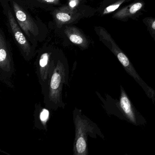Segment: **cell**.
Listing matches in <instances>:
<instances>
[{
    "instance_id": "2e32d148",
    "label": "cell",
    "mask_w": 155,
    "mask_h": 155,
    "mask_svg": "<svg viewBox=\"0 0 155 155\" xmlns=\"http://www.w3.org/2000/svg\"><path fill=\"white\" fill-rule=\"evenodd\" d=\"M70 1H71V0H69V2Z\"/></svg>"
},
{
    "instance_id": "7c38bea8",
    "label": "cell",
    "mask_w": 155,
    "mask_h": 155,
    "mask_svg": "<svg viewBox=\"0 0 155 155\" xmlns=\"http://www.w3.org/2000/svg\"><path fill=\"white\" fill-rule=\"evenodd\" d=\"M129 0H117L114 3L111 4V5L107 7L104 9L103 12V15L109 14L111 12L116 11L117 9L122 4H123L126 2L128 1Z\"/></svg>"
},
{
    "instance_id": "8fae6325",
    "label": "cell",
    "mask_w": 155,
    "mask_h": 155,
    "mask_svg": "<svg viewBox=\"0 0 155 155\" xmlns=\"http://www.w3.org/2000/svg\"><path fill=\"white\" fill-rule=\"evenodd\" d=\"M70 8L61 9L55 13L56 22L58 25L70 23L74 21L79 16L78 13L73 12Z\"/></svg>"
},
{
    "instance_id": "9c48e42d",
    "label": "cell",
    "mask_w": 155,
    "mask_h": 155,
    "mask_svg": "<svg viewBox=\"0 0 155 155\" xmlns=\"http://www.w3.org/2000/svg\"><path fill=\"white\" fill-rule=\"evenodd\" d=\"M145 6V3L141 0L136 1L124 8H122L113 15L112 18L116 19L126 21L133 18Z\"/></svg>"
},
{
    "instance_id": "3957f363",
    "label": "cell",
    "mask_w": 155,
    "mask_h": 155,
    "mask_svg": "<svg viewBox=\"0 0 155 155\" xmlns=\"http://www.w3.org/2000/svg\"><path fill=\"white\" fill-rule=\"evenodd\" d=\"M75 127V138L73 144L74 155H88V137L102 139L105 137L96 123L82 114L81 109L75 107L72 113Z\"/></svg>"
},
{
    "instance_id": "4fadbf2b",
    "label": "cell",
    "mask_w": 155,
    "mask_h": 155,
    "mask_svg": "<svg viewBox=\"0 0 155 155\" xmlns=\"http://www.w3.org/2000/svg\"><path fill=\"white\" fill-rule=\"evenodd\" d=\"M145 20L146 21L145 23H147L150 33L152 35H154L155 37V18H147L145 19Z\"/></svg>"
},
{
    "instance_id": "52a82bcc",
    "label": "cell",
    "mask_w": 155,
    "mask_h": 155,
    "mask_svg": "<svg viewBox=\"0 0 155 155\" xmlns=\"http://www.w3.org/2000/svg\"><path fill=\"white\" fill-rule=\"evenodd\" d=\"M12 6L19 25L26 35L28 37H30L31 34L35 36L37 35L38 29L32 19L15 2H13Z\"/></svg>"
},
{
    "instance_id": "277c9868",
    "label": "cell",
    "mask_w": 155,
    "mask_h": 155,
    "mask_svg": "<svg viewBox=\"0 0 155 155\" xmlns=\"http://www.w3.org/2000/svg\"><path fill=\"white\" fill-rule=\"evenodd\" d=\"M2 31L0 34V81L7 87H14L12 81L15 69L12 54Z\"/></svg>"
},
{
    "instance_id": "ba28073f",
    "label": "cell",
    "mask_w": 155,
    "mask_h": 155,
    "mask_svg": "<svg viewBox=\"0 0 155 155\" xmlns=\"http://www.w3.org/2000/svg\"><path fill=\"white\" fill-rule=\"evenodd\" d=\"M50 112L48 108L42 107L41 103H36L34 112V127L40 130L47 131Z\"/></svg>"
},
{
    "instance_id": "5b68a950",
    "label": "cell",
    "mask_w": 155,
    "mask_h": 155,
    "mask_svg": "<svg viewBox=\"0 0 155 155\" xmlns=\"http://www.w3.org/2000/svg\"><path fill=\"white\" fill-rule=\"evenodd\" d=\"M57 58L53 56L52 52L45 51L40 55L36 64V73L41 87L42 94L47 88Z\"/></svg>"
},
{
    "instance_id": "6da1fadb",
    "label": "cell",
    "mask_w": 155,
    "mask_h": 155,
    "mask_svg": "<svg viewBox=\"0 0 155 155\" xmlns=\"http://www.w3.org/2000/svg\"><path fill=\"white\" fill-rule=\"evenodd\" d=\"M118 99L105 94V97L96 91V94L102 102V106L109 116H114L135 126H145L147 121L142 114L134 106L124 88L120 87Z\"/></svg>"
},
{
    "instance_id": "8992f818",
    "label": "cell",
    "mask_w": 155,
    "mask_h": 155,
    "mask_svg": "<svg viewBox=\"0 0 155 155\" xmlns=\"http://www.w3.org/2000/svg\"><path fill=\"white\" fill-rule=\"evenodd\" d=\"M8 16L12 31L21 50V53L25 60L29 61L34 55V52L32 51L31 47L16 22V20L10 11H8Z\"/></svg>"
},
{
    "instance_id": "5bb4252c",
    "label": "cell",
    "mask_w": 155,
    "mask_h": 155,
    "mask_svg": "<svg viewBox=\"0 0 155 155\" xmlns=\"http://www.w3.org/2000/svg\"><path fill=\"white\" fill-rule=\"evenodd\" d=\"M79 2V0H71L69 3V6L70 8L73 9L76 6H78Z\"/></svg>"
},
{
    "instance_id": "7a4b0ae2",
    "label": "cell",
    "mask_w": 155,
    "mask_h": 155,
    "mask_svg": "<svg viewBox=\"0 0 155 155\" xmlns=\"http://www.w3.org/2000/svg\"><path fill=\"white\" fill-rule=\"evenodd\" d=\"M69 67L67 61L57 58L51 74L47 88L42 94L45 107L49 109L57 110L65 108L66 104L63 100L64 86H68Z\"/></svg>"
},
{
    "instance_id": "30bf717a",
    "label": "cell",
    "mask_w": 155,
    "mask_h": 155,
    "mask_svg": "<svg viewBox=\"0 0 155 155\" xmlns=\"http://www.w3.org/2000/svg\"><path fill=\"white\" fill-rule=\"evenodd\" d=\"M65 33L72 43L83 49L87 48L89 46L87 40L79 30L73 27H69L65 29Z\"/></svg>"
},
{
    "instance_id": "9a60e30c",
    "label": "cell",
    "mask_w": 155,
    "mask_h": 155,
    "mask_svg": "<svg viewBox=\"0 0 155 155\" xmlns=\"http://www.w3.org/2000/svg\"><path fill=\"white\" fill-rule=\"evenodd\" d=\"M41 1L46 3H52V4H58L59 0H39Z\"/></svg>"
}]
</instances>
